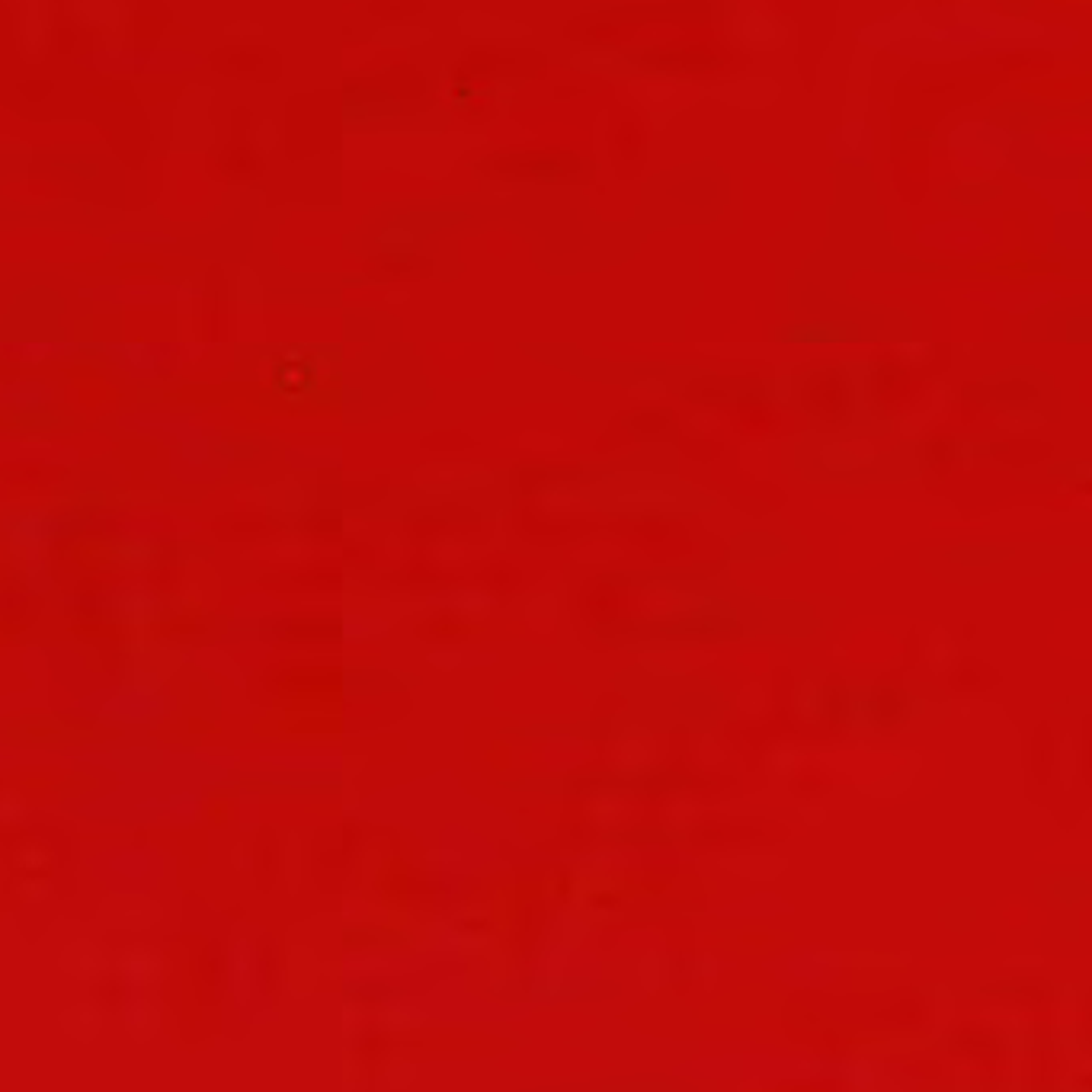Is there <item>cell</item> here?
I'll return each instance as SVG.
<instances>
[{
  "label": "cell",
  "instance_id": "cell-1",
  "mask_svg": "<svg viewBox=\"0 0 1092 1092\" xmlns=\"http://www.w3.org/2000/svg\"><path fill=\"white\" fill-rule=\"evenodd\" d=\"M491 174H506V177H532L539 183H577L580 177H590V164L580 161L577 154H561V151H509V154H494L491 161Z\"/></svg>",
  "mask_w": 1092,
  "mask_h": 1092
},
{
  "label": "cell",
  "instance_id": "cell-2",
  "mask_svg": "<svg viewBox=\"0 0 1092 1092\" xmlns=\"http://www.w3.org/2000/svg\"><path fill=\"white\" fill-rule=\"evenodd\" d=\"M801 397H805L807 414H814L820 423H830V427H843L853 414V388H849L846 375L836 369L810 375Z\"/></svg>",
  "mask_w": 1092,
  "mask_h": 1092
},
{
  "label": "cell",
  "instance_id": "cell-3",
  "mask_svg": "<svg viewBox=\"0 0 1092 1092\" xmlns=\"http://www.w3.org/2000/svg\"><path fill=\"white\" fill-rule=\"evenodd\" d=\"M907 391V375L897 366H881L871 379V394H875L881 410H894L901 404V397Z\"/></svg>",
  "mask_w": 1092,
  "mask_h": 1092
},
{
  "label": "cell",
  "instance_id": "cell-4",
  "mask_svg": "<svg viewBox=\"0 0 1092 1092\" xmlns=\"http://www.w3.org/2000/svg\"><path fill=\"white\" fill-rule=\"evenodd\" d=\"M615 157H618V170H622V174H625L628 157H635V164H638V167H641V161H645V135H641L638 123L625 126V129L615 135Z\"/></svg>",
  "mask_w": 1092,
  "mask_h": 1092
}]
</instances>
